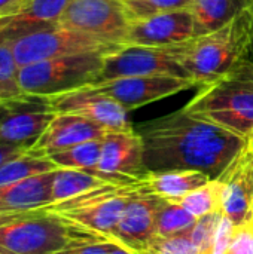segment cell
Returning a JSON list of instances; mask_svg holds the SVG:
<instances>
[{
  "label": "cell",
  "instance_id": "6da1fadb",
  "mask_svg": "<svg viewBox=\"0 0 253 254\" xmlns=\"http://www.w3.org/2000/svg\"><path fill=\"white\" fill-rule=\"evenodd\" d=\"M148 171L194 170L218 179L248 140L183 110L140 124Z\"/></svg>",
  "mask_w": 253,
  "mask_h": 254
},
{
  "label": "cell",
  "instance_id": "7a4b0ae2",
  "mask_svg": "<svg viewBox=\"0 0 253 254\" xmlns=\"http://www.w3.org/2000/svg\"><path fill=\"white\" fill-rule=\"evenodd\" d=\"M183 110L249 140L253 135L252 60H243L225 74L200 86Z\"/></svg>",
  "mask_w": 253,
  "mask_h": 254
},
{
  "label": "cell",
  "instance_id": "3957f363",
  "mask_svg": "<svg viewBox=\"0 0 253 254\" xmlns=\"http://www.w3.org/2000/svg\"><path fill=\"white\" fill-rule=\"evenodd\" d=\"M253 45V6L227 25L185 42L182 65L200 88L249 57Z\"/></svg>",
  "mask_w": 253,
  "mask_h": 254
},
{
  "label": "cell",
  "instance_id": "277c9868",
  "mask_svg": "<svg viewBox=\"0 0 253 254\" xmlns=\"http://www.w3.org/2000/svg\"><path fill=\"white\" fill-rule=\"evenodd\" d=\"M98 238L107 237L42 208L0 226V254H57L75 243Z\"/></svg>",
  "mask_w": 253,
  "mask_h": 254
},
{
  "label": "cell",
  "instance_id": "5b68a950",
  "mask_svg": "<svg viewBox=\"0 0 253 254\" xmlns=\"http://www.w3.org/2000/svg\"><path fill=\"white\" fill-rule=\"evenodd\" d=\"M107 52H85L45 60L19 67L22 92L54 97L94 85L104 64Z\"/></svg>",
  "mask_w": 253,
  "mask_h": 254
},
{
  "label": "cell",
  "instance_id": "8992f818",
  "mask_svg": "<svg viewBox=\"0 0 253 254\" xmlns=\"http://www.w3.org/2000/svg\"><path fill=\"white\" fill-rule=\"evenodd\" d=\"M136 183H106L91 192L48 205L43 210L60 214L75 225L109 238L119 223L127 204L133 196L139 193Z\"/></svg>",
  "mask_w": 253,
  "mask_h": 254
},
{
  "label": "cell",
  "instance_id": "52a82bcc",
  "mask_svg": "<svg viewBox=\"0 0 253 254\" xmlns=\"http://www.w3.org/2000/svg\"><path fill=\"white\" fill-rule=\"evenodd\" d=\"M183 45H173L164 48L124 45L104 55V64L94 85L133 76H157L169 74L177 77H188L180 60ZM194 82V80H192Z\"/></svg>",
  "mask_w": 253,
  "mask_h": 254
},
{
  "label": "cell",
  "instance_id": "ba28073f",
  "mask_svg": "<svg viewBox=\"0 0 253 254\" xmlns=\"http://www.w3.org/2000/svg\"><path fill=\"white\" fill-rule=\"evenodd\" d=\"M10 46L18 67L85 52H110L119 48L60 24L16 39Z\"/></svg>",
  "mask_w": 253,
  "mask_h": 254
},
{
  "label": "cell",
  "instance_id": "9c48e42d",
  "mask_svg": "<svg viewBox=\"0 0 253 254\" xmlns=\"http://www.w3.org/2000/svg\"><path fill=\"white\" fill-rule=\"evenodd\" d=\"M130 24L122 0H70L60 18V25L113 46L125 45Z\"/></svg>",
  "mask_w": 253,
  "mask_h": 254
},
{
  "label": "cell",
  "instance_id": "30bf717a",
  "mask_svg": "<svg viewBox=\"0 0 253 254\" xmlns=\"http://www.w3.org/2000/svg\"><path fill=\"white\" fill-rule=\"evenodd\" d=\"M55 115L49 97L22 94L0 100V143L30 150Z\"/></svg>",
  "mask_w": 253,
  "mask_h": 254
},
{
  "label": "cell",
  "instance_id": "8fae6325",
  "mask_svg": "<svg viewBox=\"0 0 253 254\" xmlns=\"http://www.w3.org/2000/svg\"><path fill=\"white\" fill-rule=\"evenodd\" d=\"M110 185H131L146 173L143 140L136 129L109 131L101 138V155L95 168L86 170Z\"/></svg>",
  "mask_w": 253,
  "mask_h": 254
},
{
  "label": "cell",
  "instance_id": "7c38bea8",
  "mask_svg": "<svg viewBox=\"0 0 253 254\" xmlns=\"http://www.w3.org/2000/svg\"><path fill=\"white\" fill-rule=\"evenodd\" d=\"M89 86L113 98L127 110H134L142 106L151 104L154 101L195 88L197 85L188 77L157 74V76L121 77V79H113Z\"/></svg>",
  "mask_w": 253,
  "mask_h": 254
},
{
  "label": "cell",
  "instance_id": "4fadbf2b",
  "mask_svg": "<svg viewBox=\"0 0 253 254\" xmlns=\"http://www.w3.org/2000/svg\"><path fill=\"white\" fill-rule=\"evenodd\" d=\"M55 113H70L89 119L109 131L134 129L128 121V110L113 98L85 86L70 92L49 97Z\"/></svg>",
  "mask_w": 253,
  "mask_h": 254
},
{
  "label": "cell",
  "instance_id": "5bb4252c",
  "mask_svg": "<svg viewBox=\"0 0 253 254\" xmlns=\"http://www.w3.org/2000/svg\"><path fill=\"white\" fill-rule=\"evenodd\" d=\"M218 179L224 183V216L236 228L253 223V138Z\"/></svg>",
  "mask_w": 253,
  "mask_h": 254
},
{
  "label": "cell",
  "instance_id": "9a60e30c",
  "mask_svg": "<svg viewBox=\"0 0 253 254\" xmlns=\"http://www.w3.org/2000/svg\"><path fill=\"white\" fill-rule=\"evenodd\" d=\"M192 37L194 19L186 7L131 21L125 45L164 48L185 43Z\"/></svg>",
  "mask_w": 253,
  "mask_h": 254
},
{
  "label": "cell",
  "instance_id": "2e32d148",
  "mask_svg": "<svg viewBox=\"0 0 253 254\" xmlns=\"http://www.w3.org/2000/svg\"><path fill=\"white\" fill-rule=\"evenodd\" d=\"M109 129L78 115L57 113L36 144L28 150L33 155L49 156L51 153L73 147L76 144L101 140Z\"/></svg>",
  "mask_w": 253,
  "mask_h": 254
},
{
  "label": "cell",
  "instance_id": "e0dca14e",
  "mask_svg": "<svg viewBox=\"0 0 253 254\" xmlns=\"http://www.w3.org/2000/svg\"><path fill=\"white\" fill-rule=\"evenodd\" d=\"M70 0H25L12 15L0 18V43L60 24V18Z\"/></svg>",
  "mask_w": 253,
  "mask_h": 254
},
{
  "label": "cell",
  "instance_id": "ac0fdd59",
  "mask_svg": "<svg viewBox=\"0 0 253 254\" xmlns=\"http://www.w3.org/2000/svg\"><path fill=\"white\" fill-rule=\"evenodd\" d=\"M160 196L137 193L130 199L125 211L109 237L136 252L155 235V213Z\"/></svg>",
  "mask_w": 253,
  "mask_h": 254
},
{
  "label": "cell",
  "instance_id": "d6986e66",
  "mask_svg": "<svg viewBox=\"0 0 253 254\" xmlns=\"http://www.w3.org/2000/svg\"><path fill=\"white\" fill-rule=\"evenodd\" d=\"M213 180L209 174L194 170L148 171L136 185L139 193L155 195L164 199L177 201L189 192Z\"/></svg>",
  "mask_w": 253,
  "mask_h": 254
},
{
  "label": "cell",
  "instance_id": "ffe728a7",
  "mask_svg": "<svg viewBox=\"0 0 253 254\" xmlns=\"http://www.w3.org/2000/svg\"><path fill=\"white\" fill-rule=\"evenodd\" d=\"M54 171L0 186V211H34L51 205Z\"/></svg>",
  "mask_w": 253,
  "mask_h": 254
},
{
  "label": "cell",
  "instance_id": "44dd1931",
  "mask_svg": "<svg viewBox=\"0 0 253 254\" xmlns=\"http://www.w3.org/2000/svg\"><path fill=\"white\" fill-rule=\"evenodd\" d=\"M252 6L253 0H192L188 9L194 19V37L219 30Z\"/></svg>",
  "mask_w": 253,
  "mask_h": 254
},
{
  "label": "cell",
  "instance_id": "7402d4cb",
  "mask_svg": "<svg viewBox=\"0 0 253 254\" xmlns=\"http://www.w3.org/2000/svg\"><path fill=\"white\" fill-rule=\"evenodd\" d=\"M106 183L107 182H104L103 179L84 170L57 168L54 171L52 188H51L52 204H58V202L72 199L75 196L84 195Z\"/></svg>",
  "mask_w": 253,
  "mask_h": 254
},
{
  "label": "cell",
  "instance_id": "603a6c76",
  "mask_svg": "<svg viewBox=\"0 0 253 254\" xmlns=\"http://www.w3.org/2000/svg\"><path fill=\"white\" fill-rule=\"evenodd\" d=\"M195 223L197 217H194L188 210H185L179 202L160 198L155 213V235H188L195 226Z\"/></svg>",
  "mask_w": 253,
  "mask_h": 254
},
{
  "label": "cell",
  "instance_id": "cb8c5ba5",
  "mask_svg": "<svg viewBox=\"0 0 253 254\" xmlns=\"http://www.w3.org/2000/svg\"><path fill=\"white\" fill-rule=\"evenodd\" d=\"M57 168L58 167L48 156H39L27 152L0 167V186L10 185L37 174L49 173Z\"/></svg>",
  "mask_w": 253,
  "mask_h": 254
},
{
  "label": "cell",
  "instance_id": "d4e9b609",
  "mask_svg": "<svg viewBox=\"0 0 253 254\" xmlns=\"http://www.w3.org/2000/svg\"><path fill=\"white\" fill-rule=\"evenodd\" d=\"M222 193L224 183L219 179H213L207 185L189 192L176 202H179L185 210H188L194 217L198 219L222 210Z\"/></svg>",
  "mask_w": 253,
  "mask_h": 254
},
{
  "label": "cell",
  "instance_id": "484cf974",
  "mask_svg": "<svg viewBox=\"0 0 253 254\" xmlns=\"http://www.w3.org/2000/svg\"><path fill=\"white\" fill-rule=\"evenodd\" d=\"M101 155V140H91L73 147L51 153L48 158L58 168H73V170H92L97 167Z\"/></svg>",
  "mask_w": 253,
  "mask_h": 254
},
{
  "label": "cell",
  "instance_id": "4316f807",
  "mask_svg": "<svg viewBox=\"0 0 253 254\" xmlns=\"http://www.w3.org/2000/svg\"><path fill=\"white\" fill-rule=\"evenodd\" d=\"M19 85V67L15 61L12 46L7 42L0 43V100L22 95Z\"/></svg>",
  "mask_w": 253,
  "mask_h": 254
},
{
  "label": "cell",
  "instance_id": "83f0119b",
  "mask_svg": "<svg viewBox=\"0 0 253 254\" xmlns=\"http://www.w3.org/2000/svg\"><path fill=\"white\" fill-rule=\"evenodd\" d=\"M136 254H200L189 235L160 237L154 235Z\"/></svg>",
  "mask_w": 253,
  "mask_h": 254
},
{
  "label": "cell",
  "instance_id": "f1b7e54d",
  "mask_svg": "<svg viewBox=\"0 0 253 254\" xmlns=\"http://www.w3.org/2000/svg\"><path fill=\"white\" fill-rule=\"evenodd\" d=\"M192 0H124L131 21L142 19L161 12H171L189 7Z\"/></svg>",
  "mask_w": 253,
  "mask_h": 254
},
{
  "label": "cell",
  "instance_id": "f546056e",
  "mask_svg": "<svg viewBox=\"0 0 253 254\" xmlns=\"http://www.w3.org/2000/svg\"><path fill=\"white\" fill-rule=\"evenodd\" d=\"M222 217H224V213L222 210H219V211H215V213H210L197 219L195 226L188 235L191 237L192 243L197 246L200 254H210L213 241H215V235H216V231Z\"/></svg>",
  "mask_w": 253,
  "mask_h": 254
},
{
  "label": "cell",
  "instance_id": "4dcf8cb0",
  "mask_svg": "<svg viewBox=\"0 0 253 254\" xmlns=\"http://www.w3.org/2000/svg\"><path fill=\"white\" fill-rule=\"evenodd\" d=\"M236 232H237V228L234 226V223L227 216H224L221 223H219V226H218V231H216V235H215V241H213L210 254L228 253V250L231 249V246L234 243Z\"/></svg>",
  "mask_w": 253,
  "mask_h": 254
},
{
  "label": "cell",
  "instance_id": "1f68e13d",
  "mask_svg": "<svg viewBox=\"0 0 253 254\" xmlns=\"http://www.w3.org/2000/svg\"><path fill=\"white\" fill-rule=\"evenodd\" d=\"M110 247H112L110 238H98V240L75 243L66 250L57 254H110Z\"/></svg>",
  "mask_w": 253,
  "mask_h": 254
},
{
  "label": "cell",
  "instance_id": "d6a6232c",
  "mask_svg": "<svg viewBox=\"0 0 253 254\" xmlns=\"http://www.w3.org/2000/svg\"><path fill=\"white\" fill-rule=\"evenodd\" d=\"M227 254H253V223L237 228L234 243Z\"/></svg>",
  "mask_w": 253,
  "mask_h": 254
},
{
  "label": "cell",
  "instance_id": "836d02e7",
  "mask_svg": "<svg viewBox=\"0 0 253 254\" xmlns=\"http://www.w3.org/2000/svg\"><path fill=\"white\" fill-rule=\"evenodd\" d=\"M28 150L24 147H18V146H10V144H4L0 143V167H3L6 162H9L13 158H18L24 153H27Z\"/></svg>",
  "mask_w": 253,
  "mask_h": 254
},
{
  "label": "cell",
  "instance_id": "e575fe53",
  "mask_svg": "<svg viewBox=\"0 0 253 254\" xmlns=\"http://www.w3.org/2000/svg\"><path fill=\"white\" fill-rule=\"evenodd\" d=\"M25 0H0V18L15 13Z\"/></svg>",
  "mask_w": 253,
  "mask_h": 254
},
{
  "label": "cell",
  "instance_id": "d590c367",
  "mask_svg": "<svg viewBox=\"0 0 253 254\" xmlns=\"http://www.w3.org/2000/svg\"><path fill=\"white\" fill-rule=\"evenodd\" d=\"M36 211V210H34ZM31 211H0V226L9 222H13L16 219H21L27 214H30Z\"/></svg>",
  "mask_w": 253,
  "mask_h": 254
},
{
  "label": "cell",
  "instance_id": "8d00e7d4",
  "mask_svg": "<svg viewBox=\"0 0 253 254\" xmlns=\"http://www.w3.org/2000/svg\"><path fill=\"white\" fill-rule=\"evenodd\" d=\"M110 254H136L133 250H130L128 247L116 243L112 240V247H110Z\"/></svg>",
  "mask_w": 253,
  "mask_h": 254
},
{
  "label": "cell",
  "instance_id": "74e56055",
  "mask_svg": "<svg viewBox=\"0 0 253 254\" xmlns=\"http://www.w3.org/2000/svg\"><path fill=\"white\" fill-rule=\"evenodd\" d=\"M248 58L253 61V45H252V49H251V52H249V57H248Z\"/></svg>",
  "mask_w": 253,
  "mask_h": 254
},
{
  "label": "cell",
  "instance_id": "f35d334b",
  "mask_svg": "<svg viewBox=\"0 0 253 254\" xmlns=\"http://www.w3.org/2000/svg\"><path fill=\"white\" fill-rule=\"evenodd\" d=\"M251 138H253V135H252V137H251Z\"/></svg>",
  "mask_w": 253,
  "mask_h": 254
},
{
  "label": "cell",
  "instance_id": "ab89813d",
  "mask_svg": "<svg viewBox=\"0 0 253 254\" xmlns=\"http://www.w3.org/2000/svg\"><path fill=\"white\" fill-rule=\"evenodd\" d=\"M122 1H124V0H122Z\"/></svg>",
  "mask_w": 253,
  "mask_h": 254
}]
</instances>
